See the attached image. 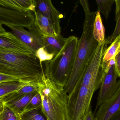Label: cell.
Segmentation results:
<instances>
[{
	"label": "cell",
	"mask_w": 120,
	"mask_h": 120,
	"mask_svg": "<svg viewBox=\"0 0 120 120\" xmlns=\"http://www.w3.org/2000/svg\"><path fill=\"white\" fill-rule=\"evenodd\" d=\"M0 73L16 77L21 82L38 84L44 75L43 66L35 55L0 51Z\"/></svg>",
	"instance_id": "6da1fadb"
},
{
	"label": "cell",
	"mask_w": 120,
	"mask_h": 120,
	"mask_svg": "<svg viewBox=\"0 0 120 120\" xmlns=\"http://www.w3.org/2000/svg\"><path fill=\"white\" fill-rule=\"evenodd\" d=\"M97 12L85 16L83 31L78 40L75 59L70 78L64 87L67 94H70L83 74L98 43L93 34L94 23Z\"/></svg>",
	"instance_id": "7a4b0ae2"
},
{
	"label": "cell",
	"mask_w": 120,
	"mask_h": 120,
	"mask_svg": "<svg viewBox=\"0 0 120 120\" xmlns=\"http://www.w3.org/2000/svg\"><path fill=\"white\" fill-rule=\"evenodd\" d=\"M42 100L41 110L47 120H66L68 95L64 87L45 76L38 84Z\"/></svg>",
	"instance_id": "3957f363"
},
{
	"label": "cell",
	"mask_w": 120,
	"mask_h": 120,
	"mask_svg": "<svg viewBox=\"0 0 120 120\" xmlns=\"http://www.w3.org/2000/svg\"><path fill=\"white\" fill-rule=\"evenodd\" d=\"M78 41L75 36L69 37L59 53L52 60L45 62V76L64 87L72 73Z\"/></svg>",
	"instance_id": "277c9868"
},
{
	"label": "cell",
	"mask_w": 120,
	"mask_h": 120,
	"mask_svg": "<svg viewBox=\"0 0 120 120\" xmlns=\"http://www.w3.org/2000/svg\"><path fill=\"white\" fill-rule=\"evenodd\" d=\"M118 77L115 67V58L109 61L107 69L104 71L96 111L101 104L112 97L117 92L120 84V80L117 81Z\"/></svg>",
	"instance_id": "5b68a950"
},
{
	"label": "cell",
	"mask_w": 120,
	"mask_h": 120,
	"mask_svg": "<svg viewBox=\"0 0 120 120\" xmlns=\"http://www.w3.org/2000/svg\"><path fill=\"white\" fill-rule=\"evenodd\" d=\"M31 11H20L0 6V24L29 29L34 23V15Z\"/></svg>",
	"instance_id": "8992f818"
},
{
	"label": "cell",
	"mask_w": 120,
	"mask_h": 120,
	"mask_svg": "<svg viewBox=\"0 0 120 120\" xmlns=\"http://www.w3.org/2000/svg\"><path fill=\"white\" fill-rule=\"evenodd\" d=\"M8 27L11 30L14 35L34 55L38 49L43 47L42 36L34 25L28 29L29 31L22 27L9 26Z\"/></svg>",
	"instance_id": "52a82bcc"
},
{
	"label": "cell",
	"mask_w": 120,
	"mask_h": 120,
	"mask_svg": "<svg viewBox=\"0 0 120 120\" xmlns=\"http://www.w3.org/2000/svg\"><path fill=\"white\" fill-rule=\"evenodd\" d=\"M0 51L24 54L29 56L35 55L11 32L0 34Z\"/></svg>",
	"instance_id": "ba28073f"
},
{
	"label": "cell",
	"mask_w": 120,
	"mask_h": 120,
	"mask_svg": "<svg viewBox=\"0 0 120 120\" xmlns=\"http://www.w3.org/2000/svg\"><path fill=\"white\" fill-rule=\"evenodd\" d=\"M35 6L34 10L40 13L50 19L59 35L60 34L61 27L60 26L62 15L54 7L52 0H33Z\"/></svg>",
	"instance_id": "9c48e42d"
},
{
	"label": "cell",
	"mask_w": 120,
	"mask_h": 120,
	"mask_svg": "<svg viewBox=\"0 0 120 120\" xmlns=\"http://www.w3.org/2000/svg\"><path fill=\"white\" fill-rule=\"evenodd\" d=\"M120 111V84L117 92L99 106L95 116L96 120H110Z\"/></svg>",
	"instance_id": "30bf717a"
},
{
	"label": "cell",
	"mask_w": 120,
	"mask_h": 120,
	"mask_svg": "<svg viewBox=\"0 0 120 120\" xmlns=\"http://www.w3.org/2000/svg\"><path fill=\"white\" fill-rule=\"evenodd\" d=\"M34 25L42 36H56L59 35L50 19L34 10Z\"/></svg>",
	"instance_id": "8fae6325"
},
{
	"label": "cell",
	"mask_w": 120,
	"mask_h": 120,
	"mask_svg": "<svg viewBox=\"0 0 120 120\" xmlns=\"http://www.w3.org/2000/svg\"><path fill=\"white\" fill-rule=\"evenodd\" d=\"M43 47L47 52L57 55L63 48L67 38L60 34L56 36H42Z\"/></svg>",
	"instance_id": "7c38bea8"
},
{
	"label": "cell",
	"mask_w": 120,
	"mask_h": 120,
	"mask_svg": "<svg viewBox=\"0 0 120 120\" xmlns=\"http://www.w3.org/2000/svg\"><path fill=\"white\" fill-rule=\"evenodd\" d=\"M0 6L19 11L33 12L35 8L33 0H0Z\"/></svg>",
	"instance_id": "4fadbf2b"
},
{
	"label": "cell",
	"mask_w": 120,
	"mask_h": 120,
	"mask_svg": "<svg viewBox=\"0 0 120 120\" xmlns=\"http://www.w3.org/2000/svg\"><path fill=\"white\" fill-rule=\"evenodd\" d=\"M37 91L29 93L14 101H8L4 104L19 115L25 111L30 101Z\"/></svg>",
	"instance_id": "5bb4252c"
},
{
	"label": "cell",
	"mask_w": 120,
	"mask_h": 120,
	"mask_svg": "<svg viewBox=\"0 0 120 120\" xmlns=\"http://www.w3.org/2000/svg\"><path fill=\"white\" fill-rule=\"evenodd\" d=\"M120 51V33L104 52L102 58L101 66L103 71L107 69L109 61L115 59Z\"/></svg>",
	"instance_id": "9a60e30c"
},
{
	"label": "cell",
	"mask_w": 120,
	"mask_h": 120,
	"mask_svg": "<svg viewBox=\"0 0 120 120\" xmlns=\"http://www.w3.org/2000/svg\"><path fill=\"white\" fill-rule=\"evenodd\" d=\"M38 84H28L25 85L18 90L13 92L3 97L0 100L4 103L14 101L29 93L37 91Z\"/></svg>",
	"instance_id": "2e32d148"
},
{
	"label": "cell",
	"mask_w": 120,
	"mask_h": 120,
	"mask_svg": "<svg viewBox=\"0 0 120 120\" xmlns=\"http://www.w3.org/2000/svg\"><path fill=\"white\" fill-rule=\"evenodd\" d=\"M96 17L94 23L93 34L95 39L98 43H102L105 41V28L103 24L101 13L96 11Z\"/></svg>",
	"instance_id": "e0dca14e"
},
{
	"label": "cell",
	"mask_w": 120,
	"mask_h": 120,
	"mask_svg": "<svg viewBox=\"0 0 120 120\" xmlns=\"http://www.w3.org/2000/svg\"><path fill=\"white\" fill-rule=\"evenodd\" d=\"M28 83L18 81L0 82V99L13 92L19 89Z\"/></svg>",
	"instance_id": "ac0fdd59"
},
{
	"label": "cell",
	"mask_w": 120,
	"mask_h": 120,
	"mask_svg": "<svg viewBox=\"0 0 120 120\" xmlns=\"http://www.w3.org/2000/svg\"><path fill=\"white\" fill-rule=\"evenodd\" d=\"M20 120H47L40 109L25 111L19 115Z\"/></svg>",
	"instance_id": "d6986e66"
},
{
	"label": "cell",
	"mask_w": 120,
	"mask_h": 120,
	"mask_svg": "<svg viewBox=\"0 0 120 120\" xmlns=\"http://www.w3.org/2000/svg\"><path fill=\"white\" fill-rule=\"evenodd\" d=\"M98 5L97 11L101 13L108 19L112 10L114 0H96Z\"/></svg>",
	"instance_id": "ffe728a7"
},
{
	"label": "cell",
	"mask_w": 120,
	"mask_h": 120,
	"mask_svg": "<svg viewBox=\"0 0 120 120\" xmlns=\"http://www.w3.org/2000/svg\"><path fill=\"white\" fill-rule=\"evenodd\" d=\"M0 120H20L19 115L4 105L0 113Z\"/></svg>",
	"instance_id": "44dd1931"
},
{
	"label": "cell",
	"mask_w": 120,
	"mask_h": 120,
	"mask_svg": "<svg viewBox=\"0 0 120 120\" xmlns=\"http://www.w3.org/2000/svg\"><path fill=\"white\" fill-rule=\"evenodd\" d=\"M35 55L39 60L40 64L42 66L43 62L51 60L55 57L53 54H51L47 52L44 47L38 49L35 53Z\"/></svg>",
	"instance_id": "7402d4cb"
},
{
	"label": "cell",
	"mask_w": 120,
	"mask_h": 120,
	"mask_svg": "<svg viewBox=\"0 0 120 120\" xmlns=\"http://www.w3.org/2000/svg\"><path fill=\"white\" fill-rule=\"evenodd\" d=\"M42 106V100L40 94L37 92L33 97L30 101L25 111L34 109H40Z\"/></svg>",
	"instance_id": "603a6c76"
},
{
	"label": "cell",
	"mask_w": 120,
	"mask_h": 120,
	"mask_svg": "<svg viewBox=\"0 0 120 120\" xmlns=\"http://www.w3.org/2000/svg\"><path fill=\"white\" fill-rule=\"evenodd\" d=\"M115 19L116 22L115 30L112 34L105 39L108 45L110 44L120 33V14L118 17L116 18Z\"/></svg>",
	"instance_id": "cb8c5ba5"
},
{
	"label": "cell",
	"mask_w": 120,
	"mask_h": 120,
	"mask_svg": "<svg viewBox=\"0 0 120 120\" xmlns=\"http://www.w3.org/2000/svg\"><path fill=\"white\" fill-rule=\"evenodd\" d=\"M11 81L21 82L18 78L16 77L0 73V82Z\"/></svg>",
	"instance_id": "d4e9b609"
},
{
	"label": "cell",
	"mask_w": 120,
	"mask_h": 120,
	"mask_svg": "<svg viewBox=\"0 0 120 120\" xmlns=\"http://www.w3.org/2000/svg\"><path fill=\"white\" fill-rule=\"evenodd\" d=\"M115 67L118 77L120 78V51L115 57Z\"/></svg>",
	"instance_id": "484cf974"
},
{
	"label": "cell",
	"mask_w": 120,
	"mask_h": 120,
	"mask_svg": "<svg viewBox=\"0 0 120 120\" xmlns=\"http://www.w3.org/2000/svg\"><path fill=\"white\" fill-rule=\"evenodd\" d=\"M80 4L83 7L84 11L85 16L89 15L91 12L90 10L88 0H79Z\"/></svg>",
	"instance_id": "4316f807"
},
{
	"label": "cell",
	"mask_w": 120,
	"mask_h": 120,
	"mask_svg": "<svg viewBox=\"0 0 120 120\" xmlns=\"http://www.w3.org/2000/svg\"><path fill=\"white\" fill-rule=\"evenodd\" d=\"M82 120H96V117L91 110V108L84 116Z\"/></svg>",
	"instance_id": "83f0119b"
},
{
	"label": "cell",
	"mask_w": 120,
	"mask_h": 120,
	"mask_svg": "<svg viewBox=\"0 0 120 120\" xmlns=\"http://www.w3.org/2000/svg\"><path fill=\"white\" fill-rule=\"evenodd\" d=\"M115 3L116 8L115 10V19L118 17L120 14V0H114Z\"/></svg>",
	"instance_id": "f1b7e54d"
},
{
	"label": "cell",
	"mask_w": 120,
	"mask_h": 120,
	"mask_svg": "<svg viewBox=\"0 0 120 120\" xmlns=\"http://www.w3.org/2000/svg\"><path fill=\"white\" fill-rule=\"evenodd\" d=\"M110 120H120V111L116 113Z\"/></svg>",
	"instance_id": "f546056e"
},
{
	"label": "cell",
	"mask_w": 120,
	"mask_h": 120,
	"mask_svg": "<svg viewBox=\"0 0 120 120\" xmlns=\"http://www.w3.org/2000/svg\"><path fill=\"white\" fill-rule=\"evenodd\" d=\"M7 32L3 28L2 25L0 24V34H5Z\"/></svg>",
	"instance_id": "4dcf8cb0"
},
{
	"label": "cell",
	"mask_w": 120,
	"mask_h": 120,
	"mask_svg": "<svg viewBox=\"0 0 120 120\" xmlns=\"http://www.w3.org/2000/svg\"><path fill=\"white\" fill-rule=\"evenodd\" d=\"M4 106V104L3 103L0 99V113L1 112L2 110H3Z\"/></svg>",
	"instance_id": "1f68e13d"
}]
</instances>
